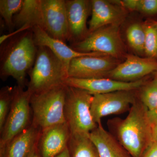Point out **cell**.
Returning a JSON list of instances; mask_svg holds the SVG:
<instances>
[{"label": "cell", "instance_id": "277c9868", "mask_svg": "<svg viewBox=\"0 0 157 157\" xmlns=\"http://www.w3.org/2000/svg\"><path fill=\"white\" fill-rule=\"evenodd\" d=\"M33 66L29 71L27 90L32 94L63 84L67 74L60 60L47 47L37 46Z\"/></svg>", "mask_w": 157, "mask_h": 157}, {"label": "cell", "instance_id": "52a82bcc", "mask_svg": "<svg viewBox=\"0 0 157 157\" xmlns=\"http://www.w3.org/2000/svg\"><path fill=\"white\" fill-rule=\"evenodd\" d=\"M119 25H110L90 33L84 39L72 43L71 48L80 52H98L117 59L124 52Z\"/></svg>", "mask_w": 157, "mask_h": 157}, {"label": "cell", "instance_id": "484cf974", "mask_svg": "<svg viewBox=\"0 0 157 157\" xmlns=\"http://www.w3.org/2000/svg\"><path fill=\"white\" fill-rule=\"evenodd\" d=\"M145 37L144 52L150 58L157 57V27L156 24L144 26Z\"/></svg>", "mask_w": 157, "mask_h": 157}, {"label": "cell", "instance_id": "9a60e30c", "mask_svg": "<svg viewBox=\"0 0 157 157\" xmlns=\"http://www.w3.org/2000/svg\"><path fill=\"white\" fill-rule=\"evenodd\" d=\"M69 28V40L73 43L81 41L89 35L86 23L91 11V2L86 0L66 1Z\"/></svg>", "mask_w": 157, "mask_h": 157}, {"label": "cell", "instance_id": "5b68a950", "mask_svg": "<svg viewBox=\"0 0 157 157\" xmlns=\"http://www.w3.org/2000/svg\"><path fill=\"white\" fill-rule=\"evenodd\" d=\"M67 86L64 116L71 134H90L98 125L91 113L93 95L84 90Z\"/></svg>", "mask_w": 157, "mask_h": 157}, {"label": "cell", "instance_id": "1f68e13d", "mask_svg": "<svg viewBox=\"0 0 157 157\" xmlns=\"http://www.w3.org/2000/svg\"><path fill=\"white\" fill-rule=\"evenodd\" d=\"M155 78H157V71L155 77Z\"/></svg>", "mask_w": 157, "mask_h": 157}, {"label": "cell", "instance_id": "d4e9b609", "mask_svg": "<svg viewBox=\"0 0 157 157\" xmlns=\"http://www.w3.org/2000/svg\"><path fill=\"white\" fill-rule=\"evenodd\" d=\"M139 100L148 111L157 109V79L145 86L141 90Z\"/></svg>", "mask_w": 157, "mask_h": 157}, {"label": "cell", "instance_id": "8fae6325", "mask_svg": "<svg viewBox=\"0 0 157 157\" xmlns=\"http://www.w3.org/2000/svg\"><path fill=\"white\" fill-rule=\"evenodd\" d=\"M63 84L86 91L91 94H107L120 91H133L145 85L143 79L134 82L118 81L108 78H78L68 77Z\"/></svg>", "mask_w": 157, "mask_h": 157}, {"label": "cell", "instance_id": "4316f807", "mask_svg": "<svg viewBox=\"0 0 157 157\" xmlns=\"http://www.w3.org/2000/svg\"><path fill=\"white\" fill-rule=\"evenodd\" d=\"M142 157H157V143H152Z\"/></svg>", "mask_w": 157, "mask_h": 157}, {"label": "cell", "instance_id": "f1b7e54d", "mask_svg": "<svg viewBox=\"0 0 157 157\" xmlns=\"http://www.w3.org/2000/svg\"><path fill=\"white\" fill-rule=\"evenodd\" d=\"M152 128L151 144L157 143V124Z\"/></svg>", "mask_w": 157, "mask_h": 157}, {"label": "cell", "instance_id": "603a6c76", "mask_svg": "<svg viewBox=\"0 0 157 157\" xmlns=\"http://www.w3.org/2000/svg\"><path fill=\"white\" fill-rule=\"evenodd\" d=\"M24 0L0 1V14L9 29L14 27L13 18L21 9Z\"/></svg>", "mask_w": 157, "mask_h": 157}, {"label": "cell", "instance_id": "2e32d148", "mask_svg": "<svg viewBox=\"0 0 157 157\" xmlns=\"http://www.w3.org/2000/svg\"><path fill=\"white\" fill-rule=\"evenodd\" d=\"M91 17L89 26V34L107 26L119 25L124 19L123 11L111 2L104 0H92L91 1Z\"/></svg>", "mask_w": 157, "mask_h": 157}, {"label": "cell", "instance_id": "ac0fdd59", "mask_svg": "<svg viewBox=\"0 0 157 157\" xmlns=\"http://www.w3.org/2000/svg\"><path fill=\"white\" fill-rule=\"evenodd\" d=\"M89 137L100 157H132L115 137L104 128L101 123L90 132Z\"/></svg>", "mask_w": 157, "mask_h": 157}, {"label": "cell", "instance_id": "ffe728a7", "mask_svg": "<svg viewBox=\"0 0 157 157\" xmlns=\"http://www.w3.org/2000/svg\"><path fill=\"white\" fill-rule=\"evenodd\" d=\"M67 147L70 157H100L89 134H71Z\"/></svg>", "mask_w": 157, "mask_h": 157}, {"label": "cell", "instance_id": "d6986e66", "mask_svg": "<svg viewBox=\"0 0 157 157\" xmlns=\"http://www.w3.org/2000/svg\"><path fill=\"white\" fill-rule=\"evenodd\" d=\"M13 23L14 27L25 31L36 26L42 28V0H24L21 9L14 15Z\"/></svg>", "mask_w": 157, "mask_h": 157}, {"label": "cell", "instance_id": "7a4b0ae2", "mask_svg": "<svg viewBox=\"0 0 157 157\" xmlns=\"http://www.w3.org/2000/svg\"><path fill=\"white\" fill-rule=\"evenodd\" d=\"M38 47L32 29L26 31L8 45L1 59V78L12 77L24 88L27 73L33 66Z\"/></svg>", "mask_w": 157, "mask_h": 157}, {"label": "cell", "instance_id": "3957f363", "mask_svg": "<svg viewBox=\"0 0 157 157\" xmlns=\"http://www.w3.org/2000/svg\"><path fill=\"white\" fill-rule=\"evenodd\" d=\"M67 86H54L31 96L32 124L41 131L48 127L64 123V106Z\"/></svg>", "mask_w": 157, "mask_h": 157}, {"label": "cell", "instance_id": "7402d4cb", "mask_svg": "<svg viewBox=\"0 0 157 157\" xmlns=\"http://www.w3.org/2000/svg\"><path fill=\"white\" fill-rule=\"evenodd\" d=\"M124 8L153 15L157 14V0H123L113 1Z\"/></svg>", "mask_w": 157, "mask_h": 157}, {"label": "cell", "instance_id": "cb8c5ba5", "mask_svg": "<svg viewBox=\"0 0 157 157\" xmlns=\"http://www.w3.org/2000/svg\"><path fill=\"white\" fill-rule=\"evenodd\" d=\"M14 88L5 86L0 91V132L2 130L11 109Z\"/></svg>", "mask_w": 157, "mask_h": 157}, {"label": "cell", "instance_id": "ba28073f", "mask_svg": "<svg viewBox=\"0 0 157 157\" xmlns=\"http://www.w3.org/2000/svg\"><path fill=\"white\" fill-rule=\"evenodd\" d=\"M137 99L133 91H120L93 95L91 113L97 124L104 117L129 111Z\"/></svg>", "mask_w": 157, "mask_h": 157}, {"label": "cell", "instance_id": "30bf717a", "mask_svg": "<svg viewBox=\"0 0 157 157\" xmlns=\"http://www.w3.org/2000/svg\"><path fill=\"white\" fill-rule=\"evenodd\" d=\"M42 29L54 39L69 40V28L66 1L42 0Z\"/></svg>", "mask_w": 157, "mask_h": 157}, {"label": "cell", "instance_id": "9c48e42d", "mask_svg": "<svg viewBox=\"0 0 157 157\" xmlns=\"http://www.w3.org/2000/svg\"><path fill=\"white\" fill-rule=\"evenodd\" d=\"M112 57L85 56L73 59L68 68V77L78 78H106L118 65Z\"/></svg>", "mask_w": 157, "mask_h": 157}, {"label": "cell", "instance_id": "e0dca14e", "mask_svg": "<svg viewBox=\"0 0 157 157\" xmlns=\"http://www.w3.org/2000/svg\"><path fill=\"white\" fill-rule=\"evenodd\" d=\"M41 132L31 124L0 150V157H29L37 145Z\"/></svg>", "mask_w": 157, "mask_h": 157}, {"label": "cell", "instance_id": "44dd1931", "mask_svg": "<svg viewBox=\"0 0 157 157\" xmlns=\"http://www.w3.org/2000/svg\"><path fill=\"white\" fill-rule=\"evenodd\" d=\"M145 33L144 27L140 24H132L126 31V38L129 45L138 52H144Z\"/></svg>", "mask_w": 157, "mask_h": 157}, {"label": "cell", "instance_id": "4dcf8cb0", "mask_svg": "<svg viewBox=\"0 0 157 157\" xmlns=\"http://www.w3.org/2000/svg\"><path fill=\"white\" fill-rule=\"evenodd\" d=\"M55 157H70V153L68 147L63 151Z\"/></svg>", "mask_w": 157, "mask_h": 157}, {"label": "cell", "instance_id": "6da1fadb", "mask_svg": "<svg viewBox=\"0 0 157 157\" xmlns=\"http://www.w3.org/2000/svg\"><path fill=\"white\" fill-rule=\"evenodd\" d=\"M148 109L140 100L132 105L125 118L108 121L109 132L132 157H142L151 144L152 127Z\"/></svg>", "mask_w": 157, "mask_h": 157}, {"label": "cell", "instance_id": "5bb4252c", "mask_svg": "<svg viewBox=\"0 0 157 157\" xmlns=\"http://www.w3.org/2000/svg\"><path fill=\"white\" fill-rule=\"evenodd\" d=\"M71 132L66 123L48 127L40 132L37 148L42 157H55L67 147Z\"/></svg>", "mask_w": 157, "mask_h": 157}, {"label": "cell", "instance_id": "8992f818", "mask_svg": "<svg viewBox=\"0 0 157 157\" xmlns=\"http://www.w3.org/2000/svg\"><path fill=\"white\" fill-rule=\"evenodd\" d=\"M32 95L29 91L25 90L21 86L17 85L14 87L11 109L2 130L0 132V150L32 124Z\"/></svg>", "mask_w": 157, "mask_h": 157}, {"label": "cell", "instance_id": "4fadbf2b", "mask_svg": "<svg viewBox=\"0 0 157 157\" xmlns=\"http://www.w3.org/2000/svg\"><path fill=\"white\" fill-rule=\"evenodd\" d=\"M32 31L36 46H45L49 48L61 62L67 74L70 63L73 59L85 56H106L98 52H80L74 50L65 42L51 37L40 27H35Z\"/></svg>", "mask_w": 157, "mask_h": 157}, {"label": "cell", "instance_id": "7c38bea8", "mask_svg": "<svg viewBox=\"0 0 157 157\" xmlns=\"http://www.w3.org/2000/svg\"><path fill=\"white\" fill-rule=\"evenodd\" d=\"M155 71H157V62L154 59L128 55L124 62L108 73L106 78L130 82L140 80Z\"/></svg>", "mask_w": 157, "mask_h": 157}, {"label": "cell", "instance_id": "d6a6232c", "mask_svg": "<svg viewBox=\"0 0 157 157\" xmlns=\"http://www.w3.org/2000/svg\"><path fill=\"white\" fill-rule=\"evenodd\" d=\"M156 26H157V23H156Z\"/></svg>", "mask_w": 157, "mask_h": 157}, {"label": "cell", "instance_id": "83f0119b", "mask_svg": "<svg viewBox=\"0 0 157 157\" xmlns=\"http://www.w3.org/2000/svg\"><path fill=\"white\" fill-rule=\"evenodd\" d=\"M147 116L152 128L157 124V109L147 112Z\"/></svg>", "mask_w": 157, "mask_h": 157}, {"label": "cell", "instance_id": "f546056e", "mask_svg": "<svg viewBox=\"0 0 157 157\" xmlns=\"http://www.w3.org/2000/svg\"><path fill=\"white\" fill-rule=\"evenodd\" d=\"M37 145L34 148L33 150L31 152L29 157H42L39 153V150H38V148H37Z\"/></svg>", "mask_w": 157, "mask_h": 157}]
</instances>
